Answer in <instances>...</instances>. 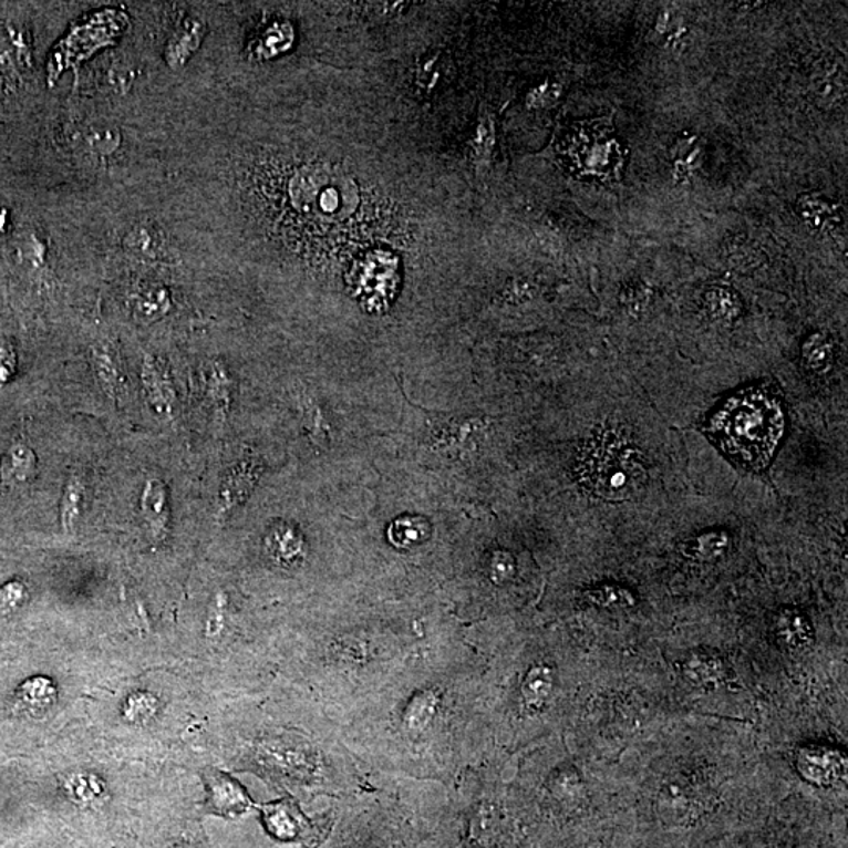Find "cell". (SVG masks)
Listing matches in <instances>:
<instances>
[{"label":"cell","instance_id":"f35d334b","mask_svg":"<svg viewBox=\"0 0 848 848\" xmlns=\"http://www.w3.org/2000/svg\"><path fill=\"white\" fill-rule=\"evenodd\" d=\"M144 707H155V701L149 700L146 694H137V696L131 697L126 704L127 718L131 722H145L149 715L144 712Z\"/></svg>","mask_w":848,"mask_h":848},{"label":"cell","instance_id":"484cf974","mask_svg":"<svg viewBox=\"0 0 848 848\" xmlns=\"http://www.w3.org/2000/svg\"><path fill=\"white\" fill-rule=\"evenodd\" d=\"M689 681L701 686L718 685L723 679V663L711 652H693L685 662Z\"/></svg>","mask_w":848,"mask_h":848},{"label":"cell","instance_id":"d4e9b609","mask_svg":"<svg viewBox=\"0 0 848 848\" xmlns=\"http://www.w3.org/2000/svg\"><path fill=\"white\" fill-rule=\"evenodd\" d=\"M123 246L134 257L155 260L163 254L164 238L153 225L141 224L127 232Z\"/></svg>","mask_w":848,"mask_h":848},{"label":"cell","instance_id":"8992f818","mask_svg":"<svg viewBox=\"0 0 848 848\" xmlns=\"http://www.w3.org/2000/svg\"><path fill=\"white\" fill-rule=\"evenodd\" d=\"M261 821L270 838L285 844H300L303 848H319L330 829L332 820L319 819L311 820L298 803L291 798H281V800L268 803L261 806Z\"/></svg>","mask_w":848,"mask_h":848},{"label":"cell","instance_id":"ab89813d","mask_svg":"<svg viewBox=\"0 0 848 848\" xmlns=\"http://www.w3.org/2000/svg\"><path fill=\"white\" fill-rule=\"evenodd\" d=\"M559 93H561V89H559L558 85H540V87L532 90L528 101H530L531 106L535 107L547 106V104H554L555 101L558 100Z\"/></svg>","mask_w":848,"mask_h":848},{"label":"cell","instance_id":"f546056e","mask_svg":"<svg viewBox=\"0 0 848 848\" xmlns=\"http://www.w3.org/2000/svg\"><path fill=\"white\" fill-rule=\"evenodd\" d=\"M292 41V29L288 24H273L266 30L265 35L257 44V55L262 59H270L272 55L280 54L290 46Z\"/></svg>","mask_w":848,"mask_h":848},{"label":"cell","instance_id":"4dcf8cb0","mask_svg":"<svg viewBox=\"0 0 848 848\" xmlns=\"http://www.w3.org/2000/svg\"><path fill=\"white\" fill-rule=\"evenodd\" d=\"M122 145V134L114 126H96L87 135V146L97 156L114 155Z\"/></svg>","mask_w":848,"mask_h":848},{"label":"cell","instance_id":"ffe728a7","mask_svg":"<svg viewBox=\"0 0 848 848\" xmlns=\"http://www.w3.org/2000/svg\"><path fill=\"white\" fill-rule=\"evenodd\" d=\"M85 500H87L85 479L79 473H71L68 475L62 501H60V524L68 535L76 530L79 520L84 514Z\"/></svg>","mask_w":848,"mask_h":848},{"label":"cell","instance_id":"60d3db41","mask_svg":"<svg viewBox=\"0 0 848 848\" xmlns=\"http://www.w3.org/2000/svg\"><path fill=\"white\" fill-rule=\"evenodd\" d=\"M492 569H494L495 579L498 581L511 579L514 576L513 558L506 554H498L494 559V566H492Z\"/></svg>","mask_w":848,"mask_h":848},{"label":"cell","instance_id":"e575fe53","mask_svg":"<svg viewBox=\"0 0 848 848\" xmlns=\"http://www.w3.org/2000/svg\"><path fill=\"white\" fill-rule=\"evenodd\" d=\"M18 260L21 265L29 266L32 269H41L46 266V247L37 241L33 236L25 241L17 244Z\"/></svg>","mask_w":848,"mask_h":848},{"label":"cell","instance_id":"d590c367","mask_svg":"<svg viewBox=\"0 0 848 848\" xmlns=\"http://www.w3.org/2000/svg\"><path fill=\"white\" fill-rule=\"evenodd\" d=\"M649 300H651V291L643 283L627 285L624 291L621 292L622 306L633 314L643 313Z\"/></svg>","mask_w":848,"mask_h":848},{"label":"cell","instance_id":"f1b7e54d","mask_svg":"<svg viewBox=\"0 0 848 848\" xmlns=\"http://www.w3.org/2000/svg\"><path fill=\"white\" fill-rule=\"evenodd\" d=\"M268 547L273 557L283 559V561H291V559L298 558L300 549H302V540L292 528L281 525L270 532Z\"/></svg>","mask_w":848,"mask_h":848},{"label":"cell","instance_id":"603a6c76","mask_svg":"<svg viewBox=\"0 0 848 848\" xmlns=\"http://www.w3.org/2000/svg\"><path fill=\"white\" fill-rule=\"evenodd\" d=\"M55 697H58V690H55L54 684L48 678H41V675L28 679L17 692V701L20 707L32 712V714L46 712L54 704Z\"/></svg>","mask_w":848,"mask_h":848},{"label":"cell","instance_id":"4fadbf2b","mask_svg":"<svg viewBox=\"0 0 848 848\" xmlns=\"http://www.w3.org/2000/svg\"><path fill=\"white\" fill-rule=\"evenodd\" d=\"M810 90L821 107L831 108L846 97V70L836 60L824 58L814 65Z\"/></svg>","mask_w":848,"mask_h":848},{"label":"cell","instance_id":"7a4b0ae2","mask_svg":"<svg viewBox=\"0 0 848 848\" xmlns=\"http://www.w3.org/2000/svg\"><path fill=\"white\" fill-rule=\"evenodd\" d=\"M577 478L596 497L621 501L635 497L648 483L643 456L613 430H600L580 452Z\"/></svg>","mask_w":848,"mask_h":848},{"label":"cell","instance_id":"30bf717a","mask_svg":"<svg viewBox=\"0 0 848 848\" xmlns=\"http://www.w3.org/2000/svg\"><path fill=\"white\" fill-rule=\"evenodd\" d=\"M90 365L101 392L111 401L118 400L125 389V371L114 344L100 340L90 348Z\"/></svg>","mask_w":848,"mask_h":848},{"label":"cell","instance_id":"ac0fdd59","mask_svg":"<svg viewBox=\"0 0 848 848\" xmlns=\"http://www.w3.org/2000/svg\"><path fill=\"white\" fill-rule=\"evenodd\" d=\"M203 384L209 407L219 416L227 415L231 407L232 381L223 362L211 360L206 363Z\"/></svg>","mask_w":848,"mask_h":848},{"label":"cell","instance_id":"e0dca14e","mask_svg":"<svg viewBox=\"0 0 848 848\" xmlns=\"http://www.w3.org/2000/svg\"><path fill=\"white\" fill-rule=\"evenodd\" d=\"M206 35V28L197 20H186L178 25L174 35L167 41L164 58L167 65L178 70L189 62L190 58L200 48Z\"/></svg>","mask_w":848,"mask_h":848},{"label":"cell","instance_id":"d6986e66","mask_svg":"<svg viewBox=\"0 0 848 848\" xmlns=\"http://www.w3.org/2000/svg\"><path fill=\"white\" fill-rule=\"evenodd\" d=\"M775 633L779 643L789 649H803L813 641L809 619L794 608H786L776 614Z\"/></svg>","mask_w":848,"mask_h":848},{"label":"cell","instance_id":"d6a6232c","mask_svg":"<svg viewBox=\"0 0 848 848\" xmlns=\"http://www.w3.org/2000/svg\"><path fill=\"white\" fill-rule=\"evenodd\" d=\"M28 599V588L21 580H11L0 588V621L17 613Z\"/></svg>","mask_w":848,"mask_h":848},{"label":"cell","instance_id":"9a60e30c","mask_svg":"<svg viewBox=\"0 0 848 848\" xmlns=\"http://www.w3.org/2000/svg\"><path fill=\"white\" fill-rule=\"evenodd\" d=\"M135 318L144 322H156L167 317L174 307L170 291L159 283L138 285L130 298Z\"/></svg>","mask_w":848,"mask_h":848},{"label":"cell","instance_id":"83f0119b","mask_svg":"<svg viewBox=\"0 0 848 848\" xmlns=\"http://www.w3.org/2000/svg\"><path fill=\"white\" fill-rule=\"evenodd\" d=\"M427 538V524L422 519H401L390 528V540L397 547L409 549L416 544H422Z\"/></svg>","mask_w":848,"mask_h":848},{"label":"cell","instance_id":"3957f363","mask_svg":"<svg viewBox=\"0 0 848 848\" xmlns=\"http://www.w3.org/2000/svg\"><path fill=\"white\" fill-rule=\"evenodd\" d=\"M290 194L300 213L321 219L348 217L359 203L354 182L343 172L328 167L300 172L291 182Z\"/></svg>","mask_w":848,"mask_h":848},{"label":"cell","instance_id":"5bb4252c","mask_svg":"<svg viewBox=\"0 0 848 848\" xmlns=\"http://www.w3.org/2000/svg\"><path fill=\"white\" fill-rule=\"evenodd\" d=\"M798 767L809 782L819 786H831L839 782L846 772V765L840 754L827 748L803 749Z\"/></svg>","mask_w":848,"mask_h":848},{"label":"cell","instance_id":"277c9868","mask_svg":"<svg viewBox=\"0 0 848 848\" xmlns=\"http://www.w3.org/2000/svg\"><path fill=\"white\" fill-rule=\"evenodd\" d=\"M714 795L696 789L692 784H665L652 805V820L662 835L679 836L700 831L718 813Z\"/></svg>","mask_w":848,"mask_h":848},{"label":"cell","instance_id":"836d02e7","mask_svg":"<svg viewBox=\"0 0 848 848\" xmlns=\"http://www.w3.org/2000/svg\"><path fill=\"white\" fill-rule=\"evenodd\" d=\"M798 211H800L803 219L810 225V227L819 228L827 223V217H831V206L824 198L817 197V195H806L802 197L798 203Z\"/></svg>","mask_w":848,"mask_h":848},{"label":"cell","instance_id":"4316f807","mask_svg":"<svg viewBox=\"0 0 848 848\" xmlns=\"http://www.w3.org/2000/svg\"><path fill=\"white\" fill-rule=\"evenodd\" d=\"M591 606L600 608H629L635 606V596L630 589L619 585H602V587L589 589L585 594Z\"/></svg>","mask_w":848,"mask_h":848},{"label":"cell","instance_id":"2e32d148","mask_svg":"<svg viewBox=\"0 0 848 848\" xmlns=\"http://www.w3.org/2000/svg\"><path fill=\"white\" fill-rule=\"evenodd\" d=\"M39 468L37 454L29 445L18 442L7 449L0 461V483L7 487L24 486L32 482Z\"/></svg>","mask_w":848,"mask_h":848},{"label":"cell","instance_id":"ba28073f","mask_svg":"<svg viewBox=\"0 0 848 848\" xmlns=\"http://www.w3.org/2000/svg\"><path fill=\"white\" fill-rule=\"evenodd\" d=\"M201 776L206 790H208L206 808L209 813L225 817V819H238V817L249 813L254 802L250 800L249 794L235 778H231L227 773L216 771V768H206Z\"/></svg>","mask_w":848,"mask_h":848},{"label":"cell","instance_id":"74e56055","mask_svg":"<svg viewBox=\"0 0 848 848\" xmlns=\"http://www.w3.org/2000/svg\"><path fill=\"white\" fill-rule=\"evenodd\" d=\"M17 351L9 341H0V386L9 384L17 373Z\"/></svg>","mask_w":848,"mask_h":848},{"label":"cell","instance_id":"8d00e7d4","mask_svg":"<svg viewBox=\"0 0 848 848\" xmlns=\"http://www.w3.org/2000/svg\"><path fill=\"white\" fill-rule=\"evenodd\" d=\"M96 776H73L71 783H68V789L74 797L81 798V800L87 802L96 798L97 794H101L100 786H97Z\"/></svg>","mask_w":848,"mask_h":848},{"label":"cell","instance_id":"1f68e13d","mask_svg":"<svg viewBox=\"0 0 848 848\" xmlns=\"http://www.w3.org/2000/svg\"><path fill=\"white\" fill-rule=\"evenodd\" d=\"M554 679L549 668L538 666L528 674L524 694L531 704H542L549 697Z\"/></svg>","mask_w":848,"mask_h":848},{"label":"cell","instance_id":"9c48e42d","mask_svg":"<svg viewBox=\"0 0 848 848\" xmlns=\"http://www.w3.org/2000/svg\"><path fill=\"white\" fill-rule=\"evenodd\" d=\"M138 379L148 407L155 412L157 418L172 422L175 418L178 396L167 368L153 355L146 354L142 360Z\"/></svg>","mask_w":848,"mask_h":848},{"label":"cell","instance_id":"6da1fadb","mask_svg":"<svg viewBox=\"0 0 848 848\" xmlns=\"http://www.w3.org/2000/svg\"><path fill=\"white\" fill-rule=\"evenodd\" d=\"M786 415L782 396L772 386H749L709 415L707 437L745 470L762 472L771 465L782 442Z\"/></svg>","mask_w":848,"mask_h":848},{"label":"cell","instance_id":"8fae6325","mask_svg":"<svg viewBox=\"0 0 848 848\" xmlns=\"http://www.w3.org/2000/svg\"><path fill=\"white\" fill-rule=\"evenodd\" d=\"M138 508H141V516L146 525V530L152 532L153 538H164L168 531V524H170V494H168L167 484L161 478H148L142 489L141 501H138Z\"/></svg>","mask_w":848,"mask_h":848},{"label":"cell","instance_id":"5b68a950","mask_svg":"<svg viewBox=\"0 0 848 848\" xmlns=\"http://www.w3.org/2000/svg\"><path fill=\"white\" fill-rule=\"evenodd\" d=\"M123 22L125 18L122 14L108 10L97 13L92 20L71 30L66 40L62 41L52 54L49 62V81H54L68 66L74 65L79 60L87 59L97 49L115 41L122 32Z\"/></svg>","mask_w":848,"mask_h":848},{"label":"cell","instance_id":"52a82bcc","mask_svg":"<svg viewBox=\"0 0 848 848\" xmlns=\"http://www.w3.org/2000/svg\"><path fill=\"white\" fill-rule=\"evenodd\" d=\"M397 260L386 251H373L355 262L351 270V283L365 306H389L397 288Z\"/></svg>","mask_w":848,"mask_h":848},{"label":"cell","instance_id":"cb8c5ba5","mask_svg":"<svg viewBox=\"0 0 848 848\" xmlns=\"http://www.w3.org/2000/svg\"><path fill=\"white\" fill-rule=\"evenodd\" d=\"M802 359L806 370L814 374H825L835 362V344L827 333H813L806 338L802 348Z\"/></svg>","mask_w":848,"mask_h":848},{"label":"cell","instance_id":"44dd1931","mask_svg":"<svg viewBox=\"0 0 848 848\" xmlns=\"http://www.w3.org/2000/svg\"><path fill=\"white\" fill-rule=\"evenodd\" d=\"M733 547V536L726 530L700 532L686 546V555L697 562H716Z\"/></svg>","mask_w":848,"mask_h":848},{"label":"cell","instance_id":"7402d4cb","mask_svg":"<svg viewBox=\"0 0 848 848\" xmlns=\"http://www.w3.org/2000/svg\"><path fill=\"white\" fill-rule=\"evenodd\" d=\"M704 307L709 317L720 324H734L742 317L743 306L737 292L726 287H712L705 291Z\"/></svg>","mask_w":848,"mask_h":848},{"label":"cell","instance_id":"7c38bea8","mask_svg":"<svg viewBox=\"0 0 848 848\" xmlns=\"http://www.w3.org/2000/svg\"><path fill=\"white\" fill-rule=\"evenodd\" d=\"M260 464L254 461H242L227 473L217 497L216 514L219 519L246 500L255 483L260 478Z\"/></svg>","mask_w":848,"mask_h":848}]
</instances>
